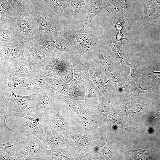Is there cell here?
Masks as SVG:
<instances>
[{"mask_svg":"<svg viewBox=\"0 0 160 160\" xmlns=\"http://www.w3.org/2000/svg\"><path fill=\"white\" fill-rule=\"evenodd\" d=\"M92 29L95 36L104 41L110 47L116 57L118 59L121 64V74L125 79L127 77L126 68L130 59L128 52L125 47L116 39L108 35L101 27H92Z\"/></svg>","mask_w":160,"mask_h":160,"instance_id":"8","label":"cell"},{"mask_svg":"<svg viewBox=\"0 0 160 160\" xmlns=\"http://www.w3.org/2000/svg\"><path fill=\"white\" fill-rule=\"evenodd\" d=\"M147 25L149 26L153 27L160 29V25L158 24L155 21L150 22L147 24Z\"/></svg>","mask_w":160,"mask_h":160,"instance_id":"38","label":"cell"},{"mask_svg":"<svg viewBox=\"0 0 160 160\" xmlns=\"http://www.w3.org/2000/svg\"><path fill=\"white\" fill-rule=\"evenodd\" d=\"M37 43L57 54L59 52H76L72 45L62 36L40 35Z\"/></svg>","mask_w":160,"mask_h":160,"instance_id":"18","label":"cell"},{"mask_svg":"<svg viewBox=\"0 0 160 160\" xmlns=\"http://www.w3.org/2000/svg\"><path fill=\"white\" fill-rule=\"evenodd\" d=\"M23 118L26 120L24 125L27 127L28 129L25 130L24 128H22L21 133L23 135H28L37 137L45 127L40 122L39 119L31 117L27 115H24Z\"/></svg>","mask_w":160,"mask_h":160,"instance_id":"24","label":"cell"},{"mask_svg":"<svg viewBox=\"0 0 160 160\" xmlns=\"http://www.w3.org/2000/svg\"><path fill=\"white\" fill-rule=\"evenodd\" d=\"M37 138L48 149L63 146L66 141L65 138L63 135L46 127Z\"/></svg>","mask_w":160,"mask_h":160,"instance_id":"22","label":"cell"},{"mask_svg":"<svg viewBox=\"0 0 160 160\" xmlns=\"http://www.w3.org/2000/svg\"><path fill=\"white\" fill-rule=\"evenodd\" d=\"M89 73L90 79L101 92L108 97L113 95L116 90L114 84L105 73L104 69L99 61L93 62Z\"/></svg>","mask_w":160,"mask_h":160,"instance_id":"10","label":"cell"},{"mask_svg":"<svg viewBox=\"0 0 160 160\" xmlns=\"http://www.w3.org/2000/svg\"><path fill=\"white\" fill-rule=\"evenodd\" d=\"M116 6L121 9L122 21H127L132 13L130 0H113Z\"/></svg>","mask_w":160,"mask_h":160,"instance_id":"33","label":"cell"},{"mask_svg":"<svg viewBox=\"0 0 160 160\" xmlns=\"http://www.w3.org/2000/svg\"><path fill=\"white\" fill-rule=\"evenodd\" d=\"M91 27L81 28L71 23L65 29L63 37L73 45L76 52L93 61H99L96 51L100 39L95 36Z\"/></svg>","mask_w":160,"mask_h":160,"instance_id":"1","label":"cell"},{"mask_svg":"<svg viewBox=\"0 0 160 160\" xmlns=\"http://www.w3.org/2000/svg\"><path fill=\"white\" fill-rule=\"evenodd\" d=\"M41 65L27 59L0 62L1 70L8 72L22 78L27 77L38 71Z\"/></svg>","mask_w":160,"mask_h":160,"instance_id":"14","label":"cell"},{"mask_svg":"<svg viewBox=\"0 0 160 160\" xmlns=\"http://www.w3.org/2000/svg\"><path fill=\"white\" fill-rule=\"evenodd\" d=\"M148 75L151 80L156 82H160V71L155 72L150 69L148 71Z\"/></svg>","mask_w":160,"mask_h":160,"instance_id":"35","label":"cell"},{"mask_svg":"<svg viewBox=\"0 0 160 160\" xmlns=\"http://www.w3.org/2000/svg\"><path fill=\"white\" fill-rule=\"evenodd\" d=\"M50 77L39 70L25 78L21 89L24 91H30L34 92H41L50 87Z\"/></svg>","mask_w":160,"mask_h":160,"instance_id":"19","label":"cell"},{"mask_svg":"<svg viewBox=\"0 0 160 160\" xmlns=\"http://www.w3.org/2000/svg\"><path fill=\"white\" fill-rule=\"evenodd\" d=\"M96 53L99 61L104 68L105 73L114 83L118 92L122 87V80L117 72L116 58L110 47L103 40L100 39L96 48Z\"/></svg>","mask_w":160,"mask_h":160,"instance_id":"6","label":"cell"},{"mask_svg":"<svg viewBox=\"0 0 160 160\" xmlns=\"http://www.w3.org/2000/svg\"><path fill=\"white\" fill-rule=\"evenodd\" d=\"M0 151L18 146L23 135L20 133H15L6 124L7 117L4 115L0 117Z\"/></svg>","mask_w":160,"mask_h":160,"instance_id":"17","label":"cell"},{"mask_svg":"<svg viewBox=\"0 0 160 160\" xmlns=\"http://www.w3.org/2000/svg\"><path fill=\"white\" fill-rule=\"evenodd\" d=\"M41 68L46 75L51 77L59 76L67 84L74 78L73 67L69 52H58L55 58L44 63Z\"/></svg>","mask_w":160,"mask_h":160,"instance_id":"5","label":"cell"},{"mask_svg":"<svg viewBox=\"0 0 160 160\" xmlns=\"http://www.w3.org/2000/svg\"><path fill=\"white\" fill-rule=\"evenodd\" d=\"M116 39L121 43H122V41L125 39L128 41V39L126 35L123 34L121 32H118L116 35Z\"/></svg>","mask_w":160,"mask_h":160,"instance_id":"36","label":"cell"},{"mask_svg":"<svg viewBox=\"0 0 160 160\" xmlns=\"http://www.w3.org/2000/svg\"><path fill=\"white\" fill-rule=\"evenodd\" d=\"M25 78L18 76L8 72L0 70V92H7L21 89Z\"/></svg>","mask_w":160,"mask_h":160,"instance_id":"21","label":"cell"},{"mask_svg":"<svg viewBox=\"0 0 160 160\" xmlns=\"http://www.w3.org/2000/svg\"><path fill=\"white\" fill-rule=\"evenodd\" d=\"M68 85V97L76 100H82L84 98L86 92V86L84 84L73 78Z\"/></svg>","mask_w":160,"mask_h":160,"instance_id":"25","label":"cell"},{"mask_svg":"<svg viewBox=\"0 0 160 160\" xmlns=\"http://www.w3.org/2000/svg\"><path fill=\"white\" fill-rule=\"evenodd\" d=\"M0 160H24L18 147L0 151Z\"/></svg>","mask_w":160,"mask_h":160,"instance_id":"31","label":"cell"},{"mask_svg":"<svg viewBox=\"0 0 160 160\" xmlns=\"http://www.w3.org/2000/svg\"><path fill=\"white\" fill-rule=\"evenodd\" d=\"M126 21H119L117 22L115 25V28L118 31V32H121L124 24L125 23Z\"/></svg>","mask_w":160,"mask_h":160,"instance_id":"37","label":"cell"},{"mask_svg":"<svg viewBox=\"0 0 160 160\" xmlns=\"http://www.w3.org/2000/svg\"><path fill=\"white\" fill-rule=\"evenodd\" d=\"M116 6L113 0H89L79 12L77 23L80 27L89 29L92 19L107 7Z\"/></svg>","mask_w":160,"mask_h":160,"instance_id":"9","label":"cell"},{"mask_svg":"<svg viewBox=\"0 0 160 160\" xmlns=\"http://www.w3.org/2000/svg\"><path fill=\"white\" fill-rule=\"evenodd\" d=\"M153 87L151 81L147 78L142 77L132 84L128 91L130 95L135 96L147 93Z\"/></svg>","mask_w":160,"mask_h":160,"instance_id":"26","label":"cell"},{"mask_svg":"<svg viewBox=\"0 0 160 160\" xmlns=\"http://www.w3.org/2000/svg\"><path fill=\"white\" fill-rule=\"evenodd\" d=\"M41 92V100L36 105L28 108L26 114L31 117L39 118L56 103L57 92L49 88Z\"/></svg>","mask_w":160,"mask_h":160,"instance_id":"15","label":"cell"},{"mask_svg":"<svg viewBox=\"0 0 160 160\" xmlns=\"http://www.w3.org/2000/svg\"><path fill=\"white\" fill-rule=\"evenodd\" d=\"M51 8L57 15L62 25L65 28L71 23L66 14V9L70 4V0H40Z\"/></svg>","mask_w":160,"mask_h":160,"instance_id":"23","label":"cell"},{"mask_svg":"<svg viewBox=\"0 0 160 160\" xmlns=\"http://www.w3.org/2000/svg\"><path fill=\"white\" fill-rule=\"evenodd\" d=\"M74 78L87 85L90 79L89 70L93 61L76 52H69Z\"/></svg>","mask_w":160,"mask_h":160,"instance_id":"16","label":"cell"},{"mask_svg":"<svg viewBox=\"0 0 160 160\" xmlns=\"http://www.w3.org/2000/svg\"><path fill=\"white\" fill-rule=\"evenodd\" d=\"M24 135L25 139L21 140L18 147L24 160H42L46 149L43 143L36 137Z\"/></svg>","mask_w":160,"mask_h":160,"instance_id":"13","label":"cell"},{"mask_svg":"<svg viewBox=\"0 0 160 160\" xmlns=\"http://www.w3.org/2000/svg\"><path fill=\"white\" fill-rule=\"evenodd\" d=\"M22 39L13 42L0 43V62L26 59L23 52Z\"/></svg>","mask_w":160,"mask_h":160,"instance_id":"20","label":"cell"},{"mask_svg":"<svg viewBox=\"0 0 160 160\" xmlns=\"http://www.w3.org/2000/svg\"><path fill=\"white\" fill-rule=\"evenodd\" d=\"M98 150V148L96 146L94 148V151L95 152H97Z\"/></svg>","mask_w":160,"mask_h":160,"instance_id":"39","label":"cell"},{"mask_svg":"<svg viewBox=\"0 0 160 160\" xmlns=\"http://www.w3.org/2000/svg\"><path fill=\"white\" fill-rule=\"evenodd\" d=\"M29 12L36 21L40 35L63 37L65 29L57 14L40 0H30Z\"/></svg>","mask_w":160,"mask_h":160,"instance_id":"2","label":"cell"},{"mask_svg":"<svg viewBox=\"0 0 160 160\" xmlns=\"http://www.w3.org/2000/svg\"><path fill=\"white\" fill-rule=\"evenodd\" d=\"M148 63L147 58L139 53L135 54L130 59L128 65L130 67V72L125 78L124 84L120 89V93L128 91L135 82L143 77L144 72L148 70Z\"/></svg>","mask_w":160,"mask_h":160,"instance_id":"11","label":"cell"},{"mask_svg":"<svg viewBox=\"0 0 160 160\" xmlns=\"http://www.w3.org/2000/svg\"><path fill=\"white\" fill-rule=\"evenodd\" d=\"M0 43L14 42L21 40L16 33L11 24L9 22L0 26Z\"/></svg>","mask_w":160,"mask_h":160,"instance_id":"27","label":"cell"},{"mask_svg":"<svg viewBox=\"0 0 160 160\" xmlns=\"http://www.w3.org/2000/svg\"><path fill=\"white\" fill-rule=\"evenodd\" d=\"M17 12H29L30 0H7Z\"/></svg>","mask_w":160,"mask_h":160,"instance_id":"34","label":"cell"},{"mask_svg":"<svg viewBox=\"0 0 160 160\" xmlns=\"http://www.w3.org/2000/svg\"><path fill=\"white\" fill-rule=\"evenodd\" d=\"M50 87L55 92L64 95H67L68 92V84L59 76L50 77Z\"/></svg>","mask_w":160,"mask_h":160,"instance_id":"30","label":"cell"},{"mask_svg":"<svg viewBox=\"0 0 160 160\" xmlns=\"http://www.w3.org/2000/svg\"><path fill=\"white\" fill-rule=\"evenodd\" d=\"M37 93L28 95L15 94L13 91L0 92V107L3 108L4 111L0 113L7 118L10 116L23 117L26 115L29 103L33 100Z\"/></svg>","mask_w":160,"mask_h":160,"instance_id":"4","label":"cell"},{"mask_svg":"<svg viewBox=\"0 0 160 160\" xmlns=\"http://www.w3.org/2000/svg\"><path fill=\"white\" fill-rule=\"evenodd\" d=\"M22 45L26 59L40 65L55 58L57 55L54 52L34 42L26 41L22 39Z\"/></svg>","mask_w":160,"mask_h":160,"instance_id":"12","label":"cell"},{"mask_svg":"<svg viewBox=\"0 0 160 160\" xmlns=\"http://www.w3.org/2000/svg\"><path fill=\"white\" fill-rule=\"evenodd\" d=\"M89 0H70L72 15L71 23L77 25V17L80 11L88 3Z\"/></svg>","mask_w":160,"mask_h":160,"instance_id":"32","label":"cell"},{"mask_svg":"<svg viewBox=\"0 0 160 160\" xmlns=\"http://www.w3.org/2000/svg\"><path fill=\"white\" fill-rule=\"evenodd\" d=\"M67 105L63 102L55 103L39 118V121L46 128L60 132L67 133L69 126L68 119L66 113Z\"/></svg>","mask_w":160,"mask_h":160,"instance_id":"7","label":"cell"},{"mask_svg":"<svg viewBox=\"0 0 160 160\" xmlns=\"http://www.w3.org/2000/svg\"><path fill=\"white\" fill-rule=\"evenodd\" d=\"M7 19L19 37L26 41L37 43L40 37V31L36 21L30 12L16 11Z\"/></svg>","mask_w":160,"mask_h":160,"instance_id":"3","label":"cell"},{"mask_svg":"<svg viewBox=\"0 0 160 160\" xmlns=\"http://www.w3.org/2000/svg\"><path fill=\"white\" fill-rule=\"evenodd\" d=\"M100 90L90 79L86 85V97L88 103L95 105L101 100Z\"/></svg>","mask_w":160,"mask_h":160,"instance_id":"28","label":"cell"},{"mask_svg":"<svg viewBox=\"0 0 160 160\" xmlns=\"http://www.w3.org/2000/svg\"><path fill=\"white\" fill-rule=\"evenodd\" d=\"M0 0V26L8 23V17L17 11L7 0Z\"/></svg>","mask_w":160,"mask_h":160,"instance_id":"29","label":"cell"}]
</instances>
